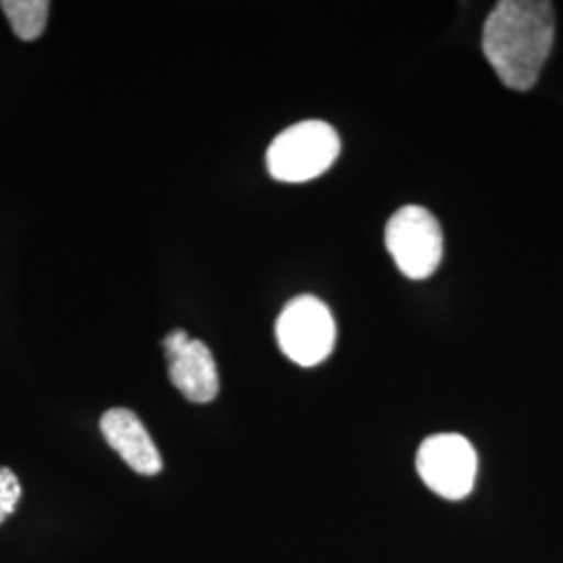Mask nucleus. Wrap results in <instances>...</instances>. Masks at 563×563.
<instances>
[{
	"instance_id": "obj_3",
	"label": "nucleus",
	"mask_w": 563,
	"mask_h": 563,
	"mask_svg": "<svg viewBox=\"0 0 563 563\" xmlns=\"http://www.w3.org/2000/svg\"><path fill=\"white\" fill-rule=\"evenodd\" d=\"M386 249L402 276L423 280L443 260V230L437 218L420 205H407L386 223Z\"/></svg>"
},
{
	"instance_id": "obj_2",
	"label": "nucleus",
	"mask_w": 563,
	"mask_h": 563,
	"mask_svg": "<svg viewBox=\"0 0 563 563\" xmlns=\"http://www.w3.org/2000/svg\"><path fill=\"white\" fill-rule=\"evenodd\" d=\"M341 153L336 130L320 120L299 121L278 134L267 148V169L272 178L301 184L325 174Z\"/></svg>"
},
{
	"instance_id": "obj_5",
	"label": "nucleus",
	"mask_w": 563,
	"mask_h": 563,
	"mask_svg": "<svg viewBox=\"0 0 563 563\" xmlns=\"http://www.w3.org/2000/svg\"><path fill=\"white\" fill-rule=\"evenodd\" d=\"M416 467L432 493L449 501H460L474 490L478 455L462 434H434L420 444Z\"/></svg>"
},
{
	"instance_id": "obj_7",
	"label": "nucleus",
	"mask_w": 563,
	"mask_h": 563,
	"mask_svg": "<svg viewBox=\"0 0 563 563\" xmlns=\"http://www.w3.org/2000/svg\"><path fill=\"white\" fill-rule=\"evenodd\" d=\"M101 432L107 444L115 453H120L121 460L134 472L142 476H155L162 472V453L134 411L125 407L104 411L101 418Z\"/></svg>"
},
{
	"instance_id": "obj_9",
	"label": "nucleus",
	"mask_w": 563,
	"mask_h": 563,
	"mask_svg": "<svg viewBox=\"0 0 563 563\" xmlns=\"http://www.w3.org/2000/svg\"><path fill=\"white\" fill-rule=\"evenodd\" d=\"M21 499L20 478L9 467H0V523L13 516Z\"/></svg>"
},
{
	"instance_id": "obj_1",
	"label": "nucleus",
	"mask_w": 563,
	"mask_h": 563,
	"mask_svg": "<svg viewBox=\"0 0 563 563\" xmlns=\"http://www.w3.org/2000/svg\"><path fill=\"white\" fill-rule=\"evenodd\" d=\"M555 41V11L547 0H504L484 21V57L511 90H530Z\"/></svg>"
},
{
	"instance_id": "obj_6",
	"label": "nucleus",
	"mask_w": 563,
	"mask_h": 563,
	"mask_svg": "<svg viewBox=\"0 0 563 563\" xmlns=\"http://www.w3.org/2000/svg\"><path fill=\"white\" fill-rule=\"evenodd\" d=\"M169 380L192 402L213 401L220 393L216 357L202 341L190 339L186 330H172L163 339Z\"/></svg>"
},
{
	"instance_id": "obj_4",
	"label": "nucleus",
	"mask_w": 563,
	"mask_h": 563,
	"mask_svg": "<svg viewBox=\"0 0 563 563\" xmlns=\"http://www.w3.org/2000/svg\"><path fill=\"white\" fill-rule=\"evenodd\" d=\"M282 353L302 367L325 362L336 344V322L325 302L302 295L282 309L276 322Z\"/></svg>"
},
{
	"instance_id": "obj_8",
	"label": "nucleus",
	"mask_w": 563,
	"mask_h": 563,
	"mask_svg": "<svg viewBox=\"0 0 563 563\" xmlns=\"http://www.w3.org/2000/svg\"><path fill=\"white\" fill-rule=\"evenodd\" d=\"M2 13L11 23V30L15 36L23 42H34L41 38L46 20H48V9L51 2L46 0H2L0 2Z\"/></svg>"
}]
</instances>
